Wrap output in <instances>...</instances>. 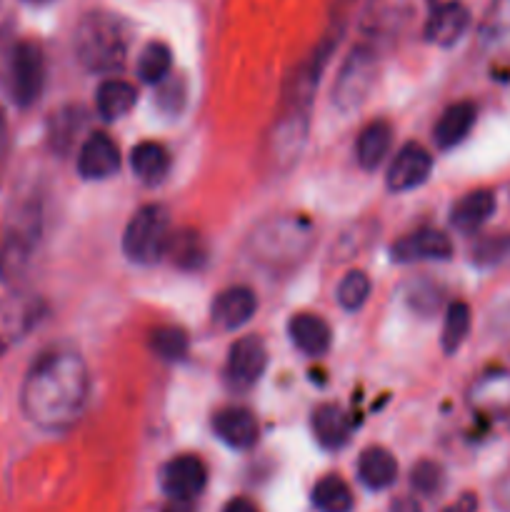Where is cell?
Listing matches in <instances>:
<instances>
[{
  "mask_svg": "<svg viewBox=\"0 0 510 512\" xmlns=\"http://www.w3.org/2000/svg\"><path fill=\"white\" fill-rule=\"evenodd\" d=\"M90 398L88 365L75 350L50 348L35 360L20 388V410L40 430L73 428Z\"/></svg>",
  "mask_w": 510,
  "mask_h": 512,
  "instance_id": "1",
  "label": "cell"
},
{
  "mask_svg": "<svg viewBox=\"0 0 510 512\" xmlns=\"http://www.w3.org/2000/svg\"><path fill=\"white\" fill-rule=\"evenodd\" d=\"M315 245V228L300 215H273L255 225L245 240V258L268 273H288L298 268Z\"/></svg>",
  "mask_w": 510,
  "mask_h": 512,
  "instance_id": "2",
  "label": "cell"
},
{
  "mask_svg": "<svg viewBox=\"0 0 510 512\" xmlns=\"http://www.w3.org/2000/svg\"><path fill=\"white\" fill-rule=\"evenodd\" d=\"M75 55L93 73H118L128 58V33L123 20L110 13H88L75 28Z\"/></svg>",
  "mask_w": 510,
  "mask_h": 512,
  "instance_id": "3",
  "label": "cell"
},
{
  "mask_svg": "<svg viewBox=\"0 0 510 512\" xmlns=\"http://www.w3.org/2000/svg\"><path fill=\"white\" fill-rule=\"evenodd\" d=\"M170 240V215L168 208L158 203L143 205L135 210L128 228L123 233V250L128 260L138 265H153L165 258Z\"/></svg>",
  "mask_w": 510,
  "mask_h": 512,
  "instance_id": "4",
  "label": "cell"
},
{
  "mask_svg": "<svg viewBox=\"0 0 510 512\" xmlns=\"http://www.w3.org/2000/svg\"><path fill=\"white\" fill-rule=\"evenodd\" d=\"M40 225H43V215H40L38 200H28L15 210L8 230H5L3 245H0L3 278L18 280L28 270L35 248H38Z\"/></svg>",
  "mask_w": 510,
  "mask_h": 512,
  "instance_id": "5",
  "label": "cell"
},
{
  "mask_svg": "<svg viewBox=\"0 0 510 512\" xmlns=\"http://www.w3.org/2000/svg\"><path fill=\"white\" fill-rule=\"evenodd\" d=\"M375 78H378V50L370 43H358L350 55L345 58L343 68H340L338 80L333 85V103L335 108L350 113V110L360 108L373 90Z\"/></svg>",
  "mask_w": 510,
  "mask_h": 512,
  "instance_id": "6",
  "label": "cell"
},
{
  "mask_svg": "<svg viewBox=\"0 0 510 512\" xmlns=\"http://www.w3.org/2000/svg\"><path fill=\"white\" fill-rule=\"evenodd\" d=\"M10 95L20 108L38 103L45 85V58L43 50L33 40H20L10 50L8 63Z\"/></svg>",
  "mask_w": 510,
  "mask_h": 512,
  "instance_id": "7",
  "label": "cell"
},
{
  "mask_svg": "<svg viewBox=\"0 0 510 512\" xmlns=\"http://www.w3.org/2000/svg\"><path fill=\"white\" fill-rule=\"evenodd\" d=\"M265 363H268V350L258 335H245L230 345L228 363H225V380L233 390L245 393L253 388L263 375Z\"/></svg>",
  "mask_w": 510,
  "mask_h": 512,
  "instance_id": "8",
  "label": "cell"
},
{
  "mask_svg": "<svg viewBox=\"0 0 510 512\" xmlns=\"http://www.w3.org/2000/svg\"><path fill=\"white\" fill-rule=\"evenodd\" d=\"M205 483H208V470H205L203 460L195 455H178L160 473V485H163L165 495L170 500H183V503L198 498Z\"/></svg>",
  "mask_w": 510,
  "mask_h": 512,
  "instance_id": "9",
  "label": "cell"
},
{
  "mask_svg": "<svg viewBox=\"0 0 510 512\" xmlns=\"http://www.w3.org/2000/svg\"><path fill=\"white\" fill-rule=\"evenodd\" d=\"M430 170H433V155L418 143H408L395 153L393 163H390L385 183L393 193H405L428 180Z\"/></svg>",
  "mask_w": 510,
  "mask_h": 512,
  "instance_id": "10",
  "label": "cell"
},
{
  "mask_svg": "<svg viewBox=\"0 0 510 512\" xmlns=\"http://www.w3.org/2000/svg\"><path fill=\"white\" fill-rule=\"evenodd\" d=\"M453 255V243L445 233L435 228H420L408 233L390 248L395 263H423V260H448Z\"/></svg>",
  "mask_w": 510,
  "mask_h": 512,
  "instance_id": "11",
  "label": "cell"
},
{
  "mask_svg": "<svg viewBox=\"0 0 510 512\" xmlns=\"http://www.w3.org/2000/svg\"><path fill=\"white\" fill-rule=\"evenodd\" d=\"M120 153L113 138L105 133H93L78 153V173L85 180H105L118 173Z\"/></svg>",
  "mask_w": 510,
  "mask_h": 512,
  "instance_id": "12",
  "label": "cell"
},
{
  "mask_svg": "<svg viewBox=\"0 0 510 512\" xmlns=\"http://www.w3.org/2000/svg\"><path fill=\"white\" fill-rule=\"evenodd\" d=\"M258 310V298L245 285H235V288L223 290L218 298L213 300L210 308V318L220 330H238L248 323Z\"/></svg>",
  "mask_w": 510,
  "mask_h": 512,
  "instance_id": "13",
  "label": "cell"
},
{
  "mask_svg": "<svg viewBox=\"0 0 510 512\" xmlns=\"http://www.w3.org/2000/svg\"><path fill=\"white\" fill-rule=\"evenodd\" d=\"M213 433L233 450H248L258 443V420L248 408H223L213 415Z\"/></svg>",
  "mask_w": 510,
  "mask_h": 512,
  "instance_id": "14",
  "label": "cell"
},
{
  "mask_svg": "<svg viewBox=\"0 0 510 512\" xmlns=\"http://www.w3.org/2000/svg\"><path fill=\"white\" fill-rule=\"evenodd\" d=\"M470 25V10L465 8L458 0H450V3L438 5L430 15L428 25H425V38L435 45H455Z\"/></svg>",
  "mask_w": 510,
  "mask_h": 512,
  "instance_id": "15",
  "label": "cell"
},
{
  "mask_svg": "<svg viewBox=\"0 0 510 512\" xmlns=\"http://www.w3.org/2000/svg\"><path fill=\"white\" fill-rule=\"evenodd\" d=\"M288 335L293 340L295 348L300 353L310 355V358H318V355H325L330 348V340H333V333H330V325L325 323L323 318L310 313L293 315L288 323Z\"/></svg>",
  "mask_w": 510,
  "mask_h": 512,
  "instance_id": "16",
  "label": "cell"
},
{
  "mask_svg": "<svg viewBox=\"0 0 510 512\" xmlns=\"http://www.w3.org/2000/svg\"><path fill=\"white\" fill-rule=\"evenodd\" d=\"M493 210L495 195L490 193V190H473V193L463 195V198L453 205V210H450V225L463 235L478 233V230L490 220Z\"/></svg>",
  "mask_w": 510,
  "mask_h": 512,
  "instance_id": "17",
  "label": "cell"
},
{
  "mask_svg": "<svg viewBox=\"0 0 510 512\" xmlns=\"http://www.w3.org/2000/svg\"><path fill=\"white\" fill-rule=\"evenodd\" d=\"M405 18H408L405 0H373L363 18V33L368 38L365 43L390 38L405 23Z\"/></svg>",
  "mask_w": 510,
  "mask_h": 512,
  "instance_id": "18",
  "label": "cell"
},
{
  "mask_svg": "<svg viewBox=\"0 0 510 512\" xmlns=\"http://www.w3.org/2000/svg\"><path fill=\"white\" fill-rule=\"evenodd\" d=\"M475 125V105L463 100V103H455L440 115L438 125L433 130V138L438 143V148L448 150L455 148V145L463 143L468 138V133Z\"/></svg>",
  "mask_w": 510,
  "mask_h": 512,
  "instance_id": "19",
  "label": "cell"
},
{
  "mask_svg": "<svg viewBox=\"0 0 510 512\" xmlns=\"http://www.w3.org/2000/svg\"><path fill=\"white\" fill-rule=\"evenodd\" d=\"M358 478L365 488L385 490L398 478V463L385 448H365L358 458Z\"/></svg>",
  "mask_w": 510,
  "mask_h": 512,
  "instance_id": "20",
  "label": "cell"
},
{
  "mask_svg": "<svg viewBox=\"0 0 510 512\" xmlns=\"http://www.w3.org/2000/svg\"><path fill=\"white\" fill-rule=\"evenodd\" d=\"M350 418L338 405H320L313 413V435L325 450H340L350 440Z\"/></svg>",
  "mask_w": 510,
  "mask_h": 512,
  "instance_id": "21",
  "label": "cell"
},
{
  "mask_svg": "<svg viewBox=\"0 0 510 512\" xmlns=\"http://www.w3.org/2000/svg\"><path fill=\"white\" fill-rule=\"evenodd\" d=\"M130 165H133L135 178L143 180L145 185H158L163 183L170 170V155L160 143L143 140L130 153Z\"/></svg>",
  "mask_w": 510,
  "mask_h": 512,
  "instance_id": "22",
  "label": "cell"
},
{
  "mask_svg": "<svg viewBox=\"0 0 510 512\" xmlns=\"http://www.w3.org/2000/svg\"><path fill=\"white\" fill-rule=\"evenodd\" d=\"M135 100H138V90L128 80L108 78L100 83L98 93H95V108L103 120H118L133 110Z\"/></svg>",
  "mask_w": 510,
  "mask_h": 512,
  "instance_id": "23",
  "label": "cell"
},
{
  "mask_svg": "<svg viewBox=\"0 0 510 512\" xmlns=\"http://www.w3.org/2000/svg\"><path fill=\"white\" fill-rule=\"evenodd\" d=\"M390 143H393V128H390L388 120H375V123L365 125L358 138V148H355V158H358L360 168H378L385 155H388Z\"/></svg>",
  "mask_w": 510,
  "mask_h": 512,
  "instance_id": "24",
  "label": "cell"
},
{
  "mask_svg": "<svg viewBox=\"0 0 510 512\" xmlns=\"http://www.w3.org/2000/svg\"><path fill=\"white\" fill-rule=\"evenodd\" d=\"M165 258H170L173 265L183 270H200L208 260V245L195 230H178V233H170Z\"/></svg>",
  "mask_w": 510,
  "mask_h": 512,
  "instance_id": "25",
  "label": "cell"
},
{
  "mask_svg": "<svg viewBox=\"0 0 510 512\" xmlns=\"http://www.w3.org/2000/svg\"><path fill=\"white\" fill-rule=\"evenodd\" d=\"M38 315V303H30V300H13V303L3 305L0 308V343L8 345L28 333Z\"/></svg>",
  "mask_w": 510,
  "mask_h": 512,
  "instance_id": "26",
  "label": "cell"
},
{
  "mask_svg": "<svg viewBox=\"0 0 510 512\" xmlns=\"http://www.w3.org/2000/svg\"><path fill=\"white\" fill-rule=\"evenodd\" d=\"M313 508L318 512H350L353 510V493H350L348 483L338 475H325L315 483Z\"/></svg>",
  "mask_w": 510,
  "mask_h": 512,
  "instance_id": "27",
  "label": "cell"
},
{
  "mask_svg": "<svg viewBox=\"0 0 510 512\" xmlns=\"http://www.w3.org/2000/svg\"><path fill=\"white\" fill-rule=\"evenodd\" d=\"M85 123V113L78 105H68V108L58 110L50 120V145L58 153H68L73 148L75 138H78L80 128Z\"/></svg>",
  "mask_w": 510,
  "mask_h": 512,
  "instance_id": "28",
  "label": "cell"
},
{
  "mask_svg": "<svg viewBox=\"0 0 510 512\" xmlns=\"http://www.w3.org/2000/svg\"><path fill=\"white\" fill-rule=\"evenodd\" d=\"M173 68V53L165 43H148L140 50L138 58V75L143 83H163Z\"/></svg>",
  "mask_w": 510,
  "mask_h": 512,
  "instance_id": "29",
  "label": "cell"
},
{
  "mask_svg": "<svg viewBox=\"0 0 510 512\" xmlns=\"http://www.w3.org/2000/svg\"><path fill=\"white\" fill-rule=\"evenodd\" d=\"M470 333V308L460 300L448 305L443 320V350L453 355L465 343Z\"/></svg>",
  "mask_w": 510,
  "mask_h": 512,
  "instance_id": "30",
  "label": "cell"
},
{
  "mask_svg": "<svg viewBox=\"0 0 510 512\" xmlns=\"http://www.w3.org/2000/svg\"><path fill=\"white\" fill-rule=\"evenodd\" d=\"M150 345H153V353L158 355L160 360L178 363V360H183L185 353H188V335L180 328H175V325H163V328H158L153 333Z\"/></svg>",
  "mask_w": 510,
  "mask_h": 512,
  "instance_id": "31",
  "label": "cell"
},
{
  "mask_svg": "<svg viewBox=\"0 0 510 512\" xmlns=\"http://www.w3.org/2000/svg\"><path fill=\"white\" fill-rule=\"evenodd\" d=\"M370 295V280L363 270H350L343 280L338 283L335 298H338L343 310H360Z\"/></svg>",
  "mask_w": 510,
  "mask_h": 512,
  "instance_id": "32",
  "label": "cell"
},
{
  "mask_svg": "<svg viewBox=\"0 0 510 512\" xmlns=\"http://www.w3.org/2000/svg\"><path fill=\"white\" fill-rule=\"evenodd\" d=\"M405 303L420 315H433L440 305V290L430 280H413L405 288Z\"/></svg>",
  "mask_w": 510,
  "mask_h": 512,
  "instance_id": "33",
  "label": "cell"
},
{
  "mask_svg": "<svg viewBox=\"0 0 510 512\" xmlns=\"http://www.w3.org/2000/svg\"><path fill=\"white\" fill-rule=\"evenodd\" d=\"M410 485H413L415 493L435 495L443 488V470H440V465L423 460V463L415 465L413 473H410Z\"/></svg>",
  "mask_w": 510,
  "mask_h": 512,
  "instance_id": "34",
  "label": "cell"
},
{
  "mask_svg": "<svg viewBox=\"0 0 510 512\" xmlns=\"http://www.w3.org/2000/svg\"><path fill=\"white\" fill-rule=\"evenodd\" d=\"M475 508H478V500H475V495L465 493V495H460V498L455 500L450 508H445L443 512H475Z\"/></svg>",
  "mask_w": 510,
  "mask_h": 512,
  "instance_id": "35",
  "label": "cell"
},
{
  "mask_svg": "<svg viewBox=\"0 0 510 512\" xmlns=\"http://www.w3.org/2000/svg\"><path fill=\"white\" fill-rule=\"evenodd\" d=\"M8 143H10V130H8V118H5V110L0 108V163L8 155Z\"/></svg>",
  "mask_w": 510,
  "mask_h": 512,
  "instance_id": "36",
  "label": "cell"
},
{
  "mask_svg": "<svg viewBox=\"0 0 510 512\" xmlns=\"http://www.w3.org/2000/svg\"><path fill=\"white\" fill-rule=\"evenodd\" d=\"M390 512H423V508H420V503L415 498H410V495H403V498L395 500Z\"/></svg>",
  "mask_w": 510,
  "mask_h": 512,
  "instance_id": "37",
  "label": "cell"
},
{
  "mask_svg": "<svg viewBox=\"0 0 510 512\" xmlns=\"http://www.w3.org/2000/svg\"><path fill=\"white\" fill-rule=\"evenodd\" d=\"M223 512H258V508L248 498H235L225 505Z\"/></svg>",
  "mask_w": 510,
  "mask_h": 512,
  "instance_id": "38",
  "label": "cell"
},
{
  "mask_svg": "<svg viewBox=\"0 0 510 512\" xmlns=\"http://www.w3.org/2000/svg\"><path fill=\"white\" fill-rule=\"evenodd\" d=\"M163 512H193V510H190V505L183 503V500H173V503H170Z\"/></svg>",
  "mask_w": 510,
  "mask_h": 512,
  "instance_id": "39",
  "label": "cell"
},
{
  "mask_svg": "<svg viewBox=\"0 0 510 512\" xmlns=\"http://www.w3.org/2000/svg\"><path fill=\"white\" fill-rule=\"evenodd\" d=\"M25 3H33V5H45V3H53V0H25Z\"/></svg>",
  "mask_w": 510,
  "mask_h": 512,
  "instance_id": "40",
  "label": "cell"
}]
</instances>
